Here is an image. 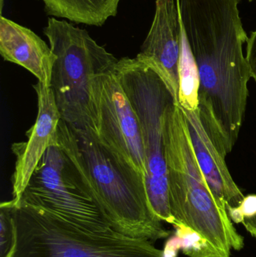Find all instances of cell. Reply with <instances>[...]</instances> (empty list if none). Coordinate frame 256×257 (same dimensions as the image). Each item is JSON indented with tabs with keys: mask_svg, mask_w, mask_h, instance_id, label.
Wrapping results in <instances>:
<instances>
[{
	"mask_svg": "<svg viewBox=\"0 0 256 257\" xmlns=\"http://www.w3.org/2000/svg\"><path fill=\"white\" fill-rule=\"evenodd\" d=\"M249 1H252V0H249Z\"/></svg>",
	"mask_w": 256,
	"mask_h": 257,
	"instance_id": "cell-20",
	"label": "cell"
},
{
	"mask_svg": "<svg viewBox=\"0 0 256 257\" xmlns=\"http://www.w3.org/2000/svg\"><path fill=\"white\" fill-rule=\"evenodd\" d=\"M3 2H4V0H1V11H2V9H3Z\"/></svg>",
	"mask_w": 256,
	"mask_h": 257,
	"instance_id": "cell-19",
	"label": "cell"
},
{
	"mask_svg": "<svg viewBox=\"0 0 256 257\" xmlns=\"http://www.w3.org/2000/svg\"><path fill=\"white\" fill-rule=\"evenodd\" d=\"M58 141L87 178L112 229L126 236L153 242L169 236L171 232L150 207L143 174L102 143L93 132L72 127L62 119Z\"/></svg>",
	"mask_w": 256,
	"mask_h": 257,
	"instance_id": "cell-2",
	"label": "cell"
},
{
	"mask_svg": "<svg viewBox=\"0 0 256 257\" xmlns=\"http://www.w3.org/2000/svg\"><path fill=\"white\" fill-rule=\"evenodd\" d=\"M116 70L139 121L150 207L161 221L179 229L170 207L164 140V116L175 99L162 78L136 58L118 60Z\"/></svg>",
	"mask_w": 256,
	"mask_h": 257,
	"instance_id": "cell-6",
	"label": "cell"
},
{
	"mask_svg": "<svg viewBox=\"0 0 256 257\" xmlns=\"http://www.w3.org/2000/svg\"><path fill=\"white\" fill-rule=\"evenodd\" d=\"M111 54L98 68L93 89L98 139L145 176L146 160L136 112L120 84Z\"/></svg>",
	"mask_w": 256,
	"mask_h": 257,
	"instance_id": "cell-8",
	"label": "cell"
},
{
	"mask_svg": "<svg viewBox=\"0 0 256 257\" xmlns=\"http://www.w3.org/2000/svg\"><path fill=\"white\" fill-rule=\"evenodd\" d=\"M246 60L249 66L251 78L256 81V30L248 39Z\"/></svg>",
	"mask_w": 256,
	"mask_h": 257,
	"instance_id": "cell-17",
	"label": "cell"
},
{
	"mask_svg": "<svg viewBox=\"0 0 256 257\" xmlns=\"http://www.w3.org/2000/svg\"><path fill=\"white\" fill-rule=\"evenodd\" d=\"M38 97V116L34 125L27 132V142L12 146L16 157L12 176V201L16 205L33 176L44 154L51 147L58 146V127L61 114L51 87L38 82L33 85Z\"/></svg>",
	"mask_w": 256,
	"mask_h": 257,
	"instance_id": "cell-10",
	"label": "cell"
},
{
	"mask_svg": "<svg viewBox=\"0 0 256 257\" xmlns=\"http://www.w3.org/2000/svg\"><path fill=\"white\" fill-rule=\"evenodd\" d=\"M48 15L101 27L117 15L120 0H42Z\"/></svg>",
	"mask_w": 256,
	"mask_h": 257,
	"instance_id": "cell-13",
	"label": "cell"
},
{
	"mask_svg": "<svg viewBox=\"0 0 256 257\" xmlns=\"http://www.w3.org/2000/svg\"><path fill=\"white\" fill-rule=\"evenodd\" d=\"M10 201L16 241L9 257H165L149 240L86 230Z\"/></svg>",
	"mask_w": 256,
	"mask_h": 257,
	"instance_id": "cell-4",
	"label": "cell"
},
{
	"mask_svg": "<svg viewBox=\"0 0 256 257\" xmlns=\"http://www.w3.org/2000/svg\"><path fill=\"white\" fill-rule=\"evenodd\" d=\"M226 211L231 221L235 223H243L245 219L255 217L256 195L244 196L239 206L227 207Z\"/></svg>",
	"mask_w": 256,
	"mask_h": 257,
	"instance_id": "cell-16",
	"label": "cell"
},
{
	"mask_svg": "<svg viewBox=\"0 0 256 257\" xmlns=\"http://www.w3.org/2000/svg\"><path fill=\"white\" fill-rule=\"evenodd\" d=\"M242 224L252 236L256 238V216L252 218L245 219Z\"/></svg>",
	"mask_w": 256,
	"mask_h": 257,
	"instance_id": "cell-18",
	"label": "cell"
},
{
	"mask_svg": "<svg viewBox=\"0 0 256 257\" xmlns=\"http://www.w3.org/2000/svg\"><path fill=\"white\" fill-rule=\"evenodd\" d=\"M164 140L171 214L179 229H187L202 241L201 257H231L244 247L226 208L213 196L200 169L183 110L177 102L164 116Z\"/></svg>",
	"mask_w": 256,
	"mask_h": 257,
	"instance_id": "cell-3",
	"label": "cell"
},
{
	"mask_svg": "<svg viewBox=\"0 0 256 257\" xmlns=\"http://www.w3.org/2000/svg\"><path fill=\"white\" fill-rule=\"evenodd\" d=\"M44 33L57 57L51 87L62 120L72 127L97 134L93 78L111 54L98 45L87 30L63 20L49 18Z\"/></svg>",
	"mask_w": 256,
	"mask_h": 257,
	"instance_id": "cell-5",
	"label": "cell"
},
{
	"mask_svg": "<svg viewBox=\"0 0 256 257\" xmlns=\"http://www.w3.org/2000/svg\"><path fill=\"white\" fill-rule=\"evenodd\" d=\"M183 27L176 0H156L150 31L135 58L156 72L178 103Z\"/></svg>",
	"mask_w": 256,
	"mask_h": 257,
	"instance_id": "cell-9",
	"label": "cell"
},
{
	"mask_svg": "<svg viewBox=\"0 0 256 257\" xmlns=\"http://www.w3.org/2000/svg\"><path fill=\"white\" fill-rule=\"evenodd\" d=\"M180 20L199 75L198 114L226 157L244 120L251 78L239 0H177Z\"/></svg>",
	"mask_w": 256,
	"mask_h": 257,
	"instance_id": "cell-1",
	"label": "cell"
},
{
	"mask_svg": "<svg viewBox=\"0 0 256 257\" xmlns=\"http://www.w3.org/2000/svg\"><path fill=\"white\" fill-rule=\"evenodd\" d=\"M16 241V232L11 201L0 205V257H9Z\"/></svg>",
	"mask_w": 256,
	"mask_h": 257,
	"instance_id": "cell-15",
	"label": "cell"
},
{
	"mask_svg": "<svg viewBox=\"0 0 256 257\" xmlns=\"http://www.w3.org/2000/svg\"><path fill=\"white\" fill-rule=\"evenodd\" d=\"M0 54L6 61L22 66L38 82L51 87L57 57L51 47L27 27L0 18Z\"/></svg>",
	"mask_w": 256,
	"mask_h": 257,
	"instance_id": "cell-12",
	"label": "cell"
},
{
	"mask_svg": "<svg viewBox=\"0 0 256 257\" xmlns=\"http://www.w3.org/2000/svg\"><path fill=\"white\" fill-rule=\"evenodd\" d=\"M16 205L91 232L112 229L87 178L60 145L44 154Z\"/></svg>",
	"mask_w": 256,
	"mask_h": 257,
	"instance_id": "cell-7",
	"label": "cell"
},
{
	"mask_svg": "<svg viewBox=\"0 0 256 257\" xmlns=\"http://www.w3.org/2000/svg\"><path fill=\"white\" fill-rule=\"evenodd\" d=\"M198 90L199 75L198 67L183 28L179 63L178 105L188 111H197L198 108Z\"/></svg>",
	"mask_w": 256,
	"mask_h": 257,
	"instance_id": "cell-14",
	"label": "cell"
},
{
	"mask_svg": "<svg viewBox=\"0 0 256 257\" xmlns=\"http://www.w3.org/2000/svg\"><path fill=\"white\" fill-rule=\"evenodd\" d=\"M182 110L197 161L212 193L224 208L239 206L244 196L230 174L225 162L226 157L219 151L203 126L198 110Z\"/></svg>",
	"mask_w": 256,
	"mask_h": 257,
	"instance_id": "cell-11",
	"label": "cell"
}]
</instances>
